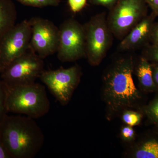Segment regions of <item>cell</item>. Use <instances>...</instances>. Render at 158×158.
Wrapping results in <instances>:
<instances>
[{"label":"cell","instance_id":"cell-1","mask_svg":"<svg viewBox=\"0 0 158 158\" xmlns=\"http://www.w3.org/2000/svg\"><path fill=\"white\" fill-rule=\"evenodd\" d=\"M135 63L131 54L121 55L104 74V96L108 107L113 112L134 107L141 98L133 78Z\"/></svg>","mask_w":158,"mask_h":158},{"label":"cell","instance_id":"cell-2","mask_svg":"<svg viewBox=\"0 0 158 158\" xmlns=\"http://www.w3.org/2000/svg\"><path fill=\"white\" fill-rule=\"evenodd\" d=\"M0 137L11 158H33L42 148L44 137L34 118L7 114L0 124Z\"/></svg>","mask_w":158,"mask_h":158},{"label":"cell","instance_id":"cell-3","mask_svg":"<svg viewBox=\"0 0 158 158\" xmlns=\"http://www.w3.org/2000/svg\"><path fill=\"white\" fill-rule=\"evenodd\" d=\"M8 112L35 119L44 116L50 109L46 90L39 83L8 87Z\"/></svg>","mask_w":158,"mask_h":158},{"label":"cell","instance_id":"cell-4","mask_svg":"<svg viewBox=\"0 0 158 158\" xmlns=\"http://www.w3.org/2000/svg\"><path fill=\"white\" fill-rule=\"evenodd\" d=\"M84 26L86 58L90 65H98L113 44V35L108 26L106 13L92 16Z\"/></svg>","mask_w":158,"mask_h":158},{"label":"cell","instance_id":"cell-5","mask_svg":"<svg viewBox=\"0 0 158 158\" xmlns=\"http://www.w3.org/2000/svg\"><path fill=\"white\" fill-rule=\"evenodd\" d=\"M147 15L144 0H118L107 16L113 36L122 40Z\"/></svg>","mask_w":158,"mask_h":158},{"label":"cell","instance_id":"cell-6","mask_svg":"<svg viewBox=\"0 0 158 158\" xmlns=\"http://www.w3.org/2000/svg\"><path fill=\"white\" fill-rule=\"evenodd\" d=\"M44 70L43 59L30 46L1 73V77L8 87L30 85L35 83Z\"/></svg>","mask_w":158,"mask_h":158},{"label":"cell","instance_id":"cell-7","mask_svg":"<svg viewBox=\"0 0 158 158\" xmlns=\"http://www.w3.org/2000/svg\"><path fill=\"white\" fill-rule=\"evenodd\" d=\"M58 59L62 62H74L86 58L85 27L76 20H65L59 28Z\"/></svg>","mask_w":158,"mask_h":158},{"label":"cell","instance_id":"cell-8","mask_svg":"<svg viewBox=\"0 0 158 158\" xmlns=\"http://www.w3.org/2000/svg\"><path fill=\"white\" fill-rule=\"evenodd\" d=\"M81 68L75 65L69 68L44 70L39 78L62 106L68 104L81 80Z\"/></svg>","mask_w":158,"mask_h":158},{"label":"cell","instance_id":"cell-9","mask_svg":"<svg viewBox=\"0 0 158 158\" xmlns=\"http://www.w3.org/2000/svg\"><path fill=\"white\" fill-rule=\"evenodd\" d=\"M31 27L29 20L15 25L0 38L1 73L30 47Z\"/></svg>","mask_w":158,"mask_h":158},{"label":"cell","instance_id":"cell-10","mask_svg":"<svg viewBox=\"0 0 158 158\" xmlns=\"http://www.w3.org/2000/svg\"><path fill=\"white\" fill-rule=\"evenodd\" d=\"M31 27L30 46L43 59L57 52L59 47V28L51 21L40 17L29 20Z\"/></svg>","mask_w":158,"mask_h":158},{"label":"cell","instance_id":"cell-11","mask_svg":"<svg viewBox=\"0 0 158 158\" xmlns=\"http://www.w3.org/2000/svg\"><path fill=\"white\" fill-rule=\"evenodd\" d=\"M156 16L152 12L147 15L120 41L118 50L130 52L144 48L150 42L151 36Z\"/></svg>","mask_w":158,"mask_h":158},{"label":"cell","instance_id":"cell-12","mask_svg":"<svg viewBox=\"0 0 158 158\" xmlns=\"http://www.w3.org/2000/svg\"><path fill=\"white\" fill-rule=\"evenodd\" d=\"M138 62L135 63V71L141 88L147 91L156 90L153 77L152 66L143 56L139 57Z\"/></svg>","mask_w":158,"mask_h":158},{"label":"cell","instance_id":"cell-13","mask_svg":"<svg viewBox=\"0 0 158 158\" xmlns=\"http://www.w3.org/2000/svg\"><path fill=\"white\" fill-rule=\"evenodd\" d=\"M16 7L12 0H0V38L15 25Z\"/></svg>","mask_w":158,"mask_h":158},{"label":"cell","instance_id":"cell-14","mask_svg":"<svg viewBox=\"0 0 158 158\" xmlns=\"http://www.w3.org/2000/svg\"><path fill=\"white\" fill-rule=\"evenodd\" d=\"M136 158H158V138H150L143 141L135 153Z\"/></svg>","mask_w":158,"mask_h":158},{"label":"cell","instance_id":"cell-15","mask_svg":"<svg viewBox=\"0 0 158 158\" xmlns=\"http://www.w3.org/2000/svg\"><path fill=\"white\" fill-rule=\"evenodd\" d=\"M8 88L5 82L0 80V124L9 113L7 108Z\"/></svg>","mask_w":158,"mask_h":158},{"label":"cell","instance_id":"cell-16","mask_svg":"<svg viewBox=\"0 0 158 158\" xmlns=\"http://www.w3.org/2000/svg\"><path fill=\"white\" fill-rule=\"evenodd\" d=\"M24 6L43 8L47 6L56 7L59 6L60 0H16Z\"/></svg>","mask_w":158,"mask_h":158},{"label":"cell","instance_id":"cell-17","mask_svg":"<svg viewBox=\"0 0 158 158\" xmlns=\"http://www.w3.org/2000/svg\"><path fill=\"white\" fill-rule=\"evenodd\" d=\"M148 62L158 64V44H148L143 48L142 55Z\"/></svg>","mask_w":158,"mask_h":158},{"label":"cell","instance_id":"cell-18","mask_svg":"<svg viewBox=\"0 0 158 158\" xmlns=\"http://www.w3.org/2000/svg\"><path fill=\"white\" fill-rule=\"evenodd\" d=\"M144 112L152 122L158 124V96L145 108Z\"/></svg>","mask_w":158,"mask_h":158},{"label":"cell","instance_id":"cell-19","mask_svg":"<svg viewBox=\"0 0 158 158\" xmlns=\"http://www.w3.org/2000/svg\"><path fill=\"white\" fill-rule=\"evenodd\" d=\"M122 118L126 124L132 127L139 124L142 117L141 114L137 112L127 111L123 113Z\"/></svg>","mask_w":158,"mask_h":158},{"label":"cell","instance_id":"cell-20","mask_svg":"<svg viewBox=\"0 0 158 158\" xmlns=\"http://www.w3.org/2000/svg\"><path fill=\"white\" fill-rule=\"evenodd\" d=\"M87 0H68L71 11L77 13L81 11L87 4Z\"/></svg>","mask_w":158,"mask_h":158},{"label":"cell","instance_id":"cell-21","mask_svg":"<svg viewBox=\"0 0 158 158\" xmlns=\"http://www.w3.org/2000/svg\"><path fill=\"white\" fill-rule=\"evenodd\" d=\"M118 0H89L91 4L95 6H103L110 10L114 7Z\"/></svg>","mask_w":158,"mask_h":158},{"label":"cell","instance_id":"cell-22","mask_svg":"<svg viewBox=\"0 0 158 158\" xmlns=\"http://www.w3.org/2000/svg\"><path fill=\"white\" fill-rule=\"evenodd\" d=\"M122 135L124 139L131 140L134 138L135 131L131 127L128 125L123 128L121 131Z\"/></svg>","mask_w":158,"mask_h":158},{"label":"cell","instance_id":"cell-23","mask_svg":"<svg viewBox=\"0 0 158 158\" xmlns=\"http://www.w3.org/2000/svg\"><path fill=\"white\" fill-rule=\"evenodd\" d=\"M150 42L152 44H158V23H155L153 27Z\"/></svg>","mask_w":158,"mask_h":158},{"label":"cell","instance_id":"cell-24","mask_svg":"<svg viewBox=\"0 0 158 158\" xmlns=\"http://www.w3.org/2000/svg\"><path fill=\"white\" fill-rule=\"evenodd\" d=\"M0 158H11V155L3 144L0 137Z\"/></svg>","mask_w":158,"mask_h":158},{"label":"cell","instance_id":"cell-25","mask_svg":"<svg viewBox=\"0 0 158 158\" xmlns=\"http://www.w3.org/2000/svg\"><path fill=\"white\" fill-rule=\"evenodd\" d=\"M153 77L157 89H158V64H152Z\"/></svg>","mask_w":158,"mask_h":158},{"label":"cell","instance_id":"cell-26","mask_svg":"<svg viewBox=\"0 0 158 158\" xmlns=\"http://www.w3.org/2000/svg\"><path fill=\"white\" fill-rule=\"evenodd\" d=\"M144 1L150 8L158 6V0H144Z\"/></svg>","mask_w":158,"mask_h":158},{"label":"cell","instance_id":"cell-27","mask_svg":"<svg viewBox=\"0 0 158 158\" xmlns=\"http://www.w3.org/2000/svg\"><path fill=\"white\" fill-rule=\"evenodd\" d=\"M151 9L152 10V11L155 14L156 16H158V6L156 7H152Z\"/></svg>","mask_w":158,"mask_h":158},{"label":"cell","instance_id":"cell-28","mask_svg":"<svg viewBox=\"0 0 158 158\" xmlns=\"http://www.w3.org/2000/svg\"><path fill=\"white\" fill-rule=\"evenodd\" d=\"M157 125L158 128V125Z\"/></svg>","mask_w":158,"mask_h":158},{"label":"cell","instance_id":"cell-29","mask_svg":"<svg viewBox=\"0 0 158 158\" xmlns=\"http://www.w3.org/2000/svg\"><path fill=\"white\" fill-rule=\"evenodd\" d=\"M0 73H1V71H0Z\"/></svg>","mask_w":158,"mask_h":158}]
</instances>
